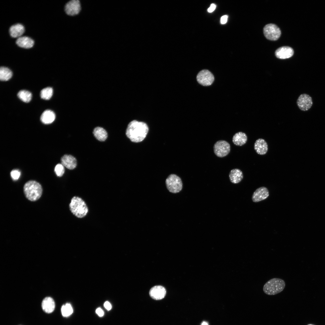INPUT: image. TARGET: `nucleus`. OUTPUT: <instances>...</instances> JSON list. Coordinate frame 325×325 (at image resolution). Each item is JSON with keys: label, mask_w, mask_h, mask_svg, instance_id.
I'll use <instances>...</instances> for the list:
<instances>
[{"label": "nucleus", "mask_w": 325, "mask_h": 325, "mask_svg": "<svg viewBox=\"0 0 325 325\" xmlns=\"http://www.w3.org/2000/svg\"><path fill=\"white\" fill-rule=\"evenodd\" d=\"M12 76V73L8 68L2 67L0 68V79L2 81H7L10 79Z\"/></svg>", "instance_id": "23"}, {"label": "nucleus", "mask_w": 325, "mask_h": 325, "mask_svg": "<svg viewBox=\"0 0 325 325\" xmlns=\"http://www.w3.org/2000/svg\"><path fill=\"white\" fill-rule=\"evenodd\" d=\"M16 43L20 47L25 48H29L33 47L34 41L28 37L21 36L17 39Z\"/></svg>", "instance_id": "17"}, {"label": "nucleus", "mask_w": 325, "mask_h": 325, "mask_svg": "<svg viewBox=\"0 0 325 325\" xmlns=\"http://www.w3.org/2000/svg\"><path fill=\"white\" fill-rule=\"evenodd\" d=\"M73 311L72 307L69 303H67L62 306L61 313L64 317H67L69 316L72 314Z\"/></svg>", "instance_id": "26"}, {"label": "nucleus", "mask_w": 325, "mask_h": 325, "mask_svg": "<svg viewBox=\"0 0 325 325\" xmlns=\"http://www.w3.org/2000/svg\"><path fill=\"white\" fill-rule=\"evenodd\" d=\"M247 141L246 134L242 132H239L234 134L232 138L234 144L238 146H242L245 144Z\"/></svg>", "instance_id": "19"}, {"label": "nucleus", "mask_w": 325, "mask_h": 325, "mask_svg": "<svg viewBox=\"0 0 325 325\" xmlns=\"http://www.w3.org/2000/svg\"><path fill=\"white\" fill-rule=\"evenodd\" d=\"M197 79L198 82L201 85L208 86L212 83L214 78L212 74L209 70H203L198 73L197 76Z\"/></svg>", "instance_id": "9"}, {"label": "nucleus", "mask_w": 325, "mask_h": 325, "mask_svg": "<svg viewBox=\"0 0 325 325\" xmlns=\"http://www.w3.org/2000/svg\"><path fill=\"white\" fill-rule=\"evenodd\" d=\"M10 175L13 180H17L19 178L20 175V172L17 170H13L11 172Z\"/></svg>", "instance_id": "28"}, {"label": "nucleus", "mask_w": 325, "mask_h": 325, "mask_svg": "<svg viewBox=\"0 0 325 325\" xmlns=\"http://www.w3.org/2000/svg\"><path fill=\"white\" fill-rule=\"evenodd\" d=\"M43 310L46 313H50L54 310L55 303L53 299L50 297H46L43 300L42 303Z\"/></svg>", "instance_id": "16"}, {"label": "nucleus", "mask_w": 325, "mask_h": 325, "mask_svg": "<svg viewBox=\"0 0 325 325\" xmlns=\"http://www.w3.org/2000/svg\"><path fill=\"white\" fill-rule=\"evenodd\" d=\"M23 191L26 197L28 200L35 201L41 197L42 188L39 183L35 181L30 180L24 185Z\"/></svg>", "instance_id": "2"}, {"label": "nucleus", "mask_w": 325, "mask_h": 325, "mask_svg": "<svg viewBox=\"0 0 325 325\" xmlns=\"http://www.w3.org/2000/svg\"><path fill=\"white\" fill-rule=\"evenodd\" d=\"M166 291L163 286L158 285L152 287L149 291V295L153 299L159 300L163 299L165 296Z\"/></svg>", "instance_id": "12"}, {"label": "nucleus", "mask_w": 325, "mask_h": 325, "mask_svg": "<svg viewBox=\"0 0 325 325\" xmlns=\"http://www.w3.org/2000/svg\"><path fill=\"white\" fill-rule=\"evenodd\" d=\"M297 104L299 108L303 111L309 110L312 107L313 101L311 97L307 94H301L297 100Z\"/></svg>", "instance_id": "10"}, {"label": "nucleus", "mask_w": 325, "mask_h": 325, "mask_svg": "<svg viewBox=\"0 0 325 325\" xmlns=\"http://www.w3.org/2000/svg\"><path fill=\"white\" fill-rule=\"evenodd\" d=\"M228 16L227 15H224L222 16L221 18V23L222 24L226 23L227 21Z\"/></svg>", "instance_id": "30"}, {"label": "nucleus", "mask_w": 325, "mask_h": 325, "mask_svg": "<svg viewBox=\"0 0 325 325\" xmlns=\"http://www.w3.org/2000/svg\"><path fill=\"white\" fill-rule=\"evenodd\" d=\"M24 32V26L20 24H17L11 26L10 28L11 36L13 38H18L21 37Z\"/></svg>", "instance_id": "20"}, {"label": "nucleus", "mask_w": 325, "mask_h": 325, "mask_svg": "<svg viewBox=\"0 0 325 325\" xmlns=\"http://www.w3.org/2000/svg\"><path fill=\"white\" fill-rule=\"evenodd\" d=\"M213 150L216 156L219 157H223L229 153L231 146L226 141L219 140L214 144Z\"/></svg>", "instance_id": "7"}, {"label": "nucleus", "mask_w": 325, "mask_h": 325, "mask_svg": "<svg viewBox=\"0 0 325 325\" xmlns=\"http://www.w3.org/2000/svg\"><path fill=\"white\" fill-rule=\"evenodd\" d=\"M55 118V115L54 113L51 110H47L42 114L40 119L43 123L48 124L52 123Z\"/></svg>", "instance_id": "21"}, {"label": "nucleus", "mask_w": 325, "mask_h": 325, "mask_svg": "<svg viewBox=\"0 0 325 325\" xmlns=\"http://www.w3.org/2000/svg\"><path fill=\"white\" fill-rule=\"evenodd\" d=\"M53 90L52 88L48 87L42 89L40 92L42 98L46 100L50 99L52 96Z\"/></svg>", "instance_id": "25"}, {"label": "nucleus", "mask_w": 325, "mask_h": 325, "mask_svg": "<svg viewBox=\"0 0 325 325\" xmlns=\"http://www.w3.org/2000/svg\"><path fill=\"white\" fill-rule=\"evenodd\" d=\"M254 149L256 152L260 155L266 153L268 150V145L266 141L263 139L259 138L255 141Z\"/></svg>", "instance_id": "15"}, {"label": "nucleus", "mask_w": 325, "mask_h": 325, "mask_svg": "<svg viewBox=\"0 0 325 325\" xmlns=\"http://www.w3.org/2000/svg\"><path fill=\"white\" fill-rule=\"evenodd\" d=\"M263 32L267 39L272 41L277 40L281 34L280 28L276 25L272 23L267 24L264 26Z\"/></svg>", "instance_id": "6"}, {"label": "nucleus", "mask_w": 325, "mask_h": 325, "mask_svg": "<svg viewBox=\"0 0 325 325\" xmlns=\"http://www.w3.org/2000/svg\"><path fill=\"white\" fill-rule=\"evenodd\" d=\"M104 306L105 308L108 311L110 310L112 308L111 304L108 301L105 302L104 304Z\"/></svg>", "instance_id": "32"}, {"label": "nucleus", "mask_w": 325, "mask_h": 325, "mask_svg": "<svg viewBox=\"0 0 325 325\" xmlns=\"http://www.w3.org/2000/svg\"><path fill=\"white\" fill-rule=\"evenodd\" d=\"M148 130V127L145 123L133 120L128 125L125 134L132 141L137 143L144 139Z\"/></svg>", "instance_id": "1"}, {"label": "nucleus", "mask_w": 325, "mask_h": 325, "mask_svg": "<svg viewBox=\"0 0 325 325\" xmlns=\"http://www.w3.org/2000/svg\"><path fill=\"white\" fill-rule=\"evenodd\" d=\"M166 183L169 191L173 193L179 192L183 187L181 179L175 174H172L169 175L166 180Z\"/></svg>", "instance_id": "5"}, {"label": "nucleus", "mask_w": 325, "mask_h": 325, "mask_svg": "<svg viewBox=\"0 0 325 325\" xmlns=\"http://www.w3.org/2000/svg\"><path fill=\"white\" fill-rule=\"evenodd\" d=\"M269 196L268 189L265 187H262L256 189L252 196V200L254 202H258L267 198Z\"/></svg>", "instance_id": "11"}, {"label": "nucleus", "mask_w": 325, "mask_h": 325, "mask_svg": "<svg viewBox=\"0 0 325 325\" xmlns=\"http://www.w3.org/2000/svg\"><path fill=\"white\" fill-rule=\"evenodd\" d=\"M97 314L100 317H102L104 315L103 310L100 308H98L96 310Z\"/></svg>", "instance_id": "29"}, {"label": "nucleus", "mask_w": 325, "mask_h": 325, "mask_svg": "<svg viewBox=\"0 0 325 325\" xmlns=\"http://www.w3.org/2000/svg\"><path fill=\"white\" fill-rule=\"evenodd\" d=\"M216 7V5L214 4H212L210 7L208 9L207 11L209 13H211L214 11Z\"/></svg>", "instance_id": "31"}, {"label": "nucleus", "mask_w": 325, "mask_h": 325, "mask_svg": "<svg viewBox=\"0 0 325 325\" xmlns=\"http://www.w3.org/2000/svg\"><path fill=\"white\" fill-rule=\"evenodd\" d=\"M285 286V282L283 279L275 278L268 281L264 284L263 289L266 294L274 295L281 292Z\"/></svg>", "instance_id": "4"}, {"label": "nucleus", "mask_w": 325, "mask_h": 325, "mask_svg": "<svg viewBox=\"0 0 325 325\" xmlns=\"http://www.w3.org/2000/svg\"><path fill=\"white\" fill-rule=\"evenodd\" d=\"M64 167L61 164H58L54 168V171L57 176L61 177L64 174L65 171Z\"/></svg>", "instance_id": "27"}, {"label": "nucleus", "mask_w": 325, "mask_h": 325, "mask_svg": "<svg viewBox=\"0 0 325 325\" xmlns=\"http://www.w3.org/2000/svg\"><path fill=\"white\" fill-rule=\"evenodd\" d=\"M93 133L96 138L100 141H105L107 137L106 131L102 127H98L95 128L94 130Z\"/></svg>", "instance_id": "22"}, {"label": "nucleus", "mask_w": 325, "mask_h": 325, "mask_svg": "<svg viewBox=\"0 0 325 325\" xmlns=\"http://www.w3.org/2000/svg\"><path fill=\"white\" fill-rule=\"evenodd\" d=\"M17 96L21 101L25 103H28L31 101L32 94L29 91L26 90H21L18 93Z\"/></svg>", "instance_id": "24"}, {"label": "nucleus", "mask_w": 325, "mask_h": 325, "mask_svg": "<svg viewBox=\"0 0 325 325\" xmlns=\"http://www.w3.org/2000/svg\"><path fill=\"white\" fill-rule=\"evenodd\" d=\"M201 325H208V323L205 321H203Z\"/></svg>", "instance_id": "33"}, {"label": "nucleus", "mask_w": 325, "mask_h": 325, "mask_svg": "<svg viewBox=\"0 0 325 325\" xmlns=\"http://www.w3.org/2000/svg\"><path fill=\"white\" fill-rule=\"evenodd\" d=\"M61 164L66 168L70 170L75 169L77 165L76 159L70 155L66 154L61 158Z\"/></svg>", "instance_id": "14"}, {"label": "nucleus", "mask_w": 325, "mask_h": 325, "mask_svg": "<svg viewBox=\"0 0 325 325\" xmlns=\"http://www.w3.org/2000/svg\"><path fill=\"white\" fill-rule=\"evenodd\" d=\"M243 172L238 169H232L229 174L230 181L234 184H237L240 182L243 179Z\"/></svg>", "instance_id": "18"}, {"label": "nucleus", "mask_w": 325, "mask_h": 325, "mask_svg": "<svg viewBox=\"0 0 325 325\" xmlns=\"http://www.w3.org/2000/svg\"><path fill=\"white\" fill-rule=\"evenodd\" d=\"M308 325H314L312 324H308Z\"/></svg>", "instance_id": "34"}, {"label": "nucleus", "mask_w": 325, "mask_h": 325, "mask_svg": "<svg viewBox=\"0 0 325 325\" xmlns=\"http://www.w3.org/2000/svg\"><path fill=\"white\" fill-rule=\"evenodd\" d=\"M293 49L289 46H283L278 48L275 52L276 57L280 59H286L291 57L293 54Z\"/></svg>", "instance_id": "13"}, {"label": "nucleus", "mask_w": 325, "mask_h": 325, "mask_svg": "<svg viewBox=\"0 0 325 325\" xmlns=\"http://www.w3.org/2000/svg\"><path fill=\"white\" fill-rule=\"evenodd\" d=\"M69 208L73 214L79 218L85 217L88 212V208L85 202L77 196H74L72 198Z\"/></svg>", "instance_id": "3"}, {"label": "nucleus", "mask_w": 325, "mask_h": 325, "mask_svg": "<svg viewBox=\"0 0 325 325\" xmlns=\"http://www.w3.org/2000/svg\"><path fill=\"white\" fill-rule=\"evenodd\" d=\"M81 10V4L79 0H72L65 5V12L69 16H76L79 14Z\"/></svg>", "instance_id": "8"}]
</instances>
